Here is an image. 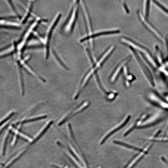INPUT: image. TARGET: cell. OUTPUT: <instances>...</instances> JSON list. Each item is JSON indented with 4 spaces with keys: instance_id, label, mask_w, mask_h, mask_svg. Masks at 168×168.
Returning <instances> with one entry per match:
<instances>
[{
    "instance_id": "8992f818",
    "label": "cell",
    "mask_w": 168,
    "mask_h": 168,
    "mask_svg": "<svg viewBox=\"0 0 168 168\" xmlns=\"http://www.w3.org/2000/svg\"><path fill=\"white\" fill-rule=\"evenodd\" d=\"M120 41L123 45L131 47L146 59L154 57L152 52L148 48L130 38L124 36L121 38Z\"/></svg>"
},
{
    "instance_id": "4dcf8cb0",
    "label": "cell",
    "mask_w": 168,
    "mask_h": 168,
    "mask_svg": "<svg viewBox=\"0 0 168 168\" xmlns=\"http://www.w3.org/2000/svg\"><path fill=\"white\" fill-rule=\"evenodd\" d=\"M165 97V100L168 102V95L166 96Z\"/></svg>"
},
{
    "instance_id": "d4e9b609",
    "label": "cell",
    "mask_w": 168,
    "mask_h": 168,
    "mask_svg": "<svg viewBox=\"0 0 168 168\" xmlns=\"http://www.w3.org/2000/svg\"><path fill=\"white\" fill-rule=\"evenodd\" d=\"M15 113L14 111H11L0 120V126L10 121V119L14 115Z\"/></svg>"
},
{
    "instance_id": "ffe728a7",
    "label": "cell",
    "mask_w": 168,
    "mask_h": 168,
    "mask_svg": "<svg viewBox=\"0 0 168 168\" xmlns=\"http://www.w3.org/2000/svg\"><path fill=\"white\" fill-rule=\"evenodd\" d=\"M28 150V149H27L23 150L15 156L14 157L12 158L11 160H10L4 166V168H6L13 164L22 157L23 154L27 152Z\"/></svg>"
},
{
    "instance_id": "9c48e42d",
    "label": "cell",
    "mask_w": 168,
    "mask_h": 168,
    "mask_svg": "<svg viewBox=\"0 0 168 168\" xmlns=\"http://www.w3.org/2000/svg\"><path fill=\"white\" fill-rule=\"evenodd\" d=\"M80 7L81 9L85 24L87 34L92 33L93 31L91 19L86 5L84 1H80Z\"/></svg>"
},
{
    "instance_id": "603a6c76",
    "label": "cell",
    "mask_w": 168,
    "mask_h": 168,
    "mask_svg": "<svg viewBox=\"0 0 168 168\" xmlns=\"http://www.w3.org/2000/svg\"><path fill=\"white\" fill-rule=\"evenodd\" d=\"M84 50L86 56L88 59V61L92 67L95 65L96 60H95V58L92 55L91 51L89 48L87 47H85L84 48Z\"/></svg>"
},
{
    "instance_id": "7a4b0ae2",
    "label": "cell",
    "mask_w": 168,
    "mask_h": 168,
    "mask_svg": "<svg viewBox=\"0 0 168 168\" xmlns=\"http://www.w3.org/2000/svg\"><path fill=\"white\" fill-rule=\"evenodd\" d=\"M80 1H73L68 17L62 24L61 31L65 34L71 35L73 32L78 20Z\"/></svg>"
},
{
    "instance_id": "44dd1931",
    "label": "cell",
    "mask_w": 168,
    "mask_h": 168,
    "mask_svg": "<svg viewBox=\"0 0 168 168\" xmlns=\"http://www.w3.org/2000/svg\"><path fill=\"white\" fill-rule=\"evenodd\" d=\"M47 117V115H43L34 117L28 118L23 120L17 122L16 124H21L22 125L28 123L34 122L46 119Z\"/></svg>"
},
{
    "instance_id": "4316f807",
    "label": "cell",
    "mask_w": 168,
    "mask_h": 168,
    "mask_svg": "<svg viewBox=\"0 0 168 168\" xmlns=\"http://www.w3.org/2000/svg\"><path fill=\"white\" fill-rule=\"evenodd\" d=\"M121 7L125 13L129 15L130 13V11L128 6L125 1H120Z\"/></svg>"
},
{
    "instance_id": "83f0119b",
    "label": "cell",
    "mask_w": 168,
    "mask_h": 168,
    "mask_svg": "<svg viewBox=\"0 0 168 168\" xmlns=\"http://www.w3.org/2000/svg\"><path fill=\"white\" fill-rule=\"evenodd\" d=\"M10 121H9L0 126V135H1V134L2 133L4 129L6 128V127L8 125Z\"/></svg>"
},
{
    "instance_id": "d6986e66",
    "label": "cell",
    "mask_w": 168,
    "mask_h": 168,
    "mask_svg": "<svg viewBox=\"0 0 168 168\" xmlns=\"http://www.w3.org/2000/svg\"><path fill=\"white\" fill-rule=\"evenodd\" d=\"M152 3L161 12L168 17V7L159 1H152Z\"/></svg>"
},
{
    "instance_id": "52a82bcc",
    "label": "cell",
    "mask_w": 168,
    "mask_h": 168,
    "mask_svg": "<svg viewBox=\"0 0 168 168\" xmlns=\"http://www.w3.org/2000/svg\"><path fill=\"white\" fill-rule=\"evenodd\" d=\"M165 110H161L156 111L147 117L137 127L139 128L147 127L158 123L166 118L167 114Z\"/></svg>"
},
{
    "instance_id": "2e32d148",
    "label": "cell",
    "mask_w": 168,
    "mask_h": 168,
    "mask_svg": "<svg viewBox=\"0 0 168 168\" xmlns=\"http://www.w3.org/2000/svg\"><path fill=\"white\" fill-rule=\"evenodd\" d=\"M35 1H30L28 2L26 12L23 18L21 19V23L22 24H25L28 20L30 16L31 15Z\"/></svg>"
},
{
    "instance_id": "f1b7e54d",
    "label": "cell",
    "mask_w": 168,
    "mask_h": 168,
    "mask_svg": "<svg viewBox=\"0 0 168 168\" xmlns=\"http://www.w3.org/2000/svg\"><path fill=\"white\" fill-rule=\"evenodd\" d=\"M161 159L162 162L168 167V160L164 156H161Z\"/></svg>"
},
{
    "instance_id": "5bb4252c",
    "label": "cell",
    "mask_w": 168,
    "mask_h": 168,
    "mask_svg": "<svg viewBox=\"0 0 168 168\" xmlns=\"http://www.w3.org/2000/svg\"><path fill=\"white\" fill-rule=\"evenodd\" d=\"M154 57L158 63L160 65L164 64L165 59L159 46L155 45L154 46Z\"/></svg>"
},
{
    "instance_id": "cb8c5ba5",
    "label": "cell",
    "mask_w": 168,
    "mask_h": 168,
    "mask_svg": "<svg viewBox=\"0 0 168 168\" xmlns=\"http://www.w3.org/2000/svg\"><path fill=\"white\" fill-rule=\"evenodd\" d=\"M113 142L115 144H117L118 145L121 146L126 148L132 150L134 151L141 152L143 150L141 149L137 148L129 144L128 145L127 144L122 142H121L117 141H114Z\"/></svg>"
},
{
    "instance_id": "277c9868",
    "label": "cell",
    "mask_w": 168,
    "mask_h": 168,
    "mask_svg": "<svg viewBox=\"0 0 168 168\" xmlns=\"http://www.w3.org/2000/svg\"><path fill=\"white\" fill-rule=\"evenodd\" d=\"M121 33L119 29L112 28L104 29L93 32L90 35H86L81 38L80 42L83 43L86 42H89L92 48L93 49L94 47L93 40L100 37L117 35Z\"/></svg>"
},
{
    "instance_id": "e0dca14e",
    "label": "cell",
    "mask_w": 168,
    "mask_h": 168,
    "mask_svg": "<svg viewBox=\"0 0 168 168\" xmlns=\"http://www.w3.org/2000/svg\"><path fill=\"white\" fill-rule=\"evenodd\" d=\"M51 51L52 55L54 58V59L56 60L57 63L64 69L68 70L69 69L68 67L66 65L64 62L62 60L61 56L58 53L55 49L53 47H51Z\"/></svg>"
},
{
    "instance_id": "9a60e30c",
    "label": "cell",
    "mask_w": 168,
    "mask_h": 168,
    "mask_svg": "<svg viewBox=\"0 0 168 168\" xmlns=\"http://www.w3.org/2000/svg\"><path fill=\"white\" fill-rule=\"evenodd\" d=\"M130 118V116H128L127 117H126V118H125L124 121H123L121 123L120 125L118 126L116 128H115L114 129H113V130H112L110 132L108 133L103 139L101 142H100V145H102L104 144L105 141L109 137H110V136H112L113 134L114 133L120 129H121L129 121Z\"/></svg>"
},
{
    "instance_id": "7402d4cb",
    "label": "cell",
    "mask_w": 168,
    "mask_h": 168,
    "mask_svg": "<svg viewBox=\"0 0 168 168\" xmlns=\"http://www.w3.org/2000/svg\"><path fill=\"white\" fill-rule=\"evenodd\" d=\"M10 128L9 129L7 132L5 134V135L3 138L2 142V144L1 147V155L4 156L6 153V150L7 144L8 142V139L10 132Z\"/></svg>"
},
{
    "instance_id": "484cf974",
    "label": "cell",
    "mask_w": 168,
    "mask_h": 168,
    "mask_svg": "<svg viewBox=\"0 0 168 168\" xmlns=\"http://www.w3.org/2000/svg\"><path fill=\"white\" fill-rule=\"evenodd\" d=\"M143 139L155 142H168V137H151Z\"/></svg>"
},
{
    "instance_id": "ac0fdd59",
    "label": "cell",
    "mask_w": 168,
    "mask_h": 168,
    "mask_svg": "<svg viewBox=\"0 0 168 168\" xmlns=\"http://www.w3.org/2000/svg\"><path fill=\"white\" fill-rule=\"evenodd\" d=\"M152 1L146 0L143 2V10L141 12L143 16L148 18L150 14Z\"/></svg>"
},
{
    "instance_id": "3957f363",
    "label": "cell",
    "mask_w": 168,
    "mask_h": 168,
    "mask_svg": "<svg viewBox=\"0 0 168 168\" xmlns=\"http://www.w3.org/2000/svg\"><path fill=\"white\" fill-rule=\"evenodd\" d=\"M62 14L58 13L52 19L47 29L43 39L44 57L47 60L50 57L51 50V43L55 30L61 18Z\"/></svg>"
},
{
    "instance_id": "ba28073f",
    "label": "cell",
    "mask_w": 168,
    "mask_h": 168,
    "mask_svg": "<svg viewBox=\"0 0 168 168\" xmlns=\"http://www.w3.org/2000/svg\"><path fill=\"white\" fill-rule=\"evenodd\" d=\"M146 98L150 102L161 109L168 112V102L155 92L150 91L146 94Z\"/></svg>"
},
{
    "instance_id": "5b68a950",
    "label": "cell",
    "mask_w": 168,
    "mask_h": 168,
    "mask_svg": "<svg viewBox=\"0 0 168 168\" xmlns=\"http://www.w3.org/2000/svg\"><path fill=\"white\" fill-rule=\"evenodd\" d=\"M137 14L139 20L143 26L159 42L163 44L165 43V39L162 34L148 18L145 17L139 10H137Z\"/></svg>"
},
{
    "instance_id": "f546056e",
    "label": "cell",
    "mask_w": 168,
    "mask_h": 168,
    "mask_svg": "<svg viewBox=\"0 0 168 168\" xmlns=\"http://www.w3.org/2000/svg\"><path fill=\"white\" fill-rule=\"evenodd\" d=\"M165 39V43L167 47V51L168 52V33L166 35V37Z\"/></svg>"
},
{
    "instance_id": "4fadbf2b",
    "label": "cell",
    "mask_w": 168,
    "mask_h": 168,
    "mask_svg": "<svg viewBox=\"0 0 168 168\" xmlns=\"http://www.w3.org/2000/svg\"><path fill=\"white\" fill-rule=\"evenodd\" d=\"M53 123V121H51L48 122L37 134L34 138L32 139L31 142L29 144V145H32L39 141L44 135Z\"/></svg>"
},
{
    "instance_id": "6da1fadb",
    "label": "cell",
    "mask_w": 168,
    "mask_h": 168,
    "mask_svg": "<svg viewBox=\"0 0 168 168\" xmlns=\"http://www.w3.org/2000/svg\"><path fill=\"white\" fill-rule=\"evenodd\" d=\"M131 56L137 63L146 80L148 84L153 88L157 85V80L155 74L151 67L140 54L136 50L127 46Z\"/></svg>"
},
{
    "instance_id": "7c38bea8",
    "label": "cell",
    "mask_w": 168,
    "mask_h": 168,
    "mask_svg": "<svg viewBox=\"0 0 168 168\" xmlns=\"http://www.w3.org/2000/svg\"><path fill=\"white\" fill-rule=\"evenodd\" d=\"M88 105V103H85L83 105L80 106L79 108L77 109L76 110L74 109V110L70 112L67 114L59 121L58 124V125L61 126L63 125V124L71 119L73 116L82 111Z\"/></svg>"
},
{
    "instance_id": "8fae6325",
    "label": "cell",
    "mask_w": 168,
    "mask_h": 168,
    "mask_svg": "<svg viewBox=\"0 0 168 168\" xmlns=\"http://www.w3.org/2000/svg\"><path fill=\"white\" fill-rule=\"evenodd\" d=\"M116 47L112 45L109 46L96 60V63L101 67L115 51Z\"/></svg>"
},
{
    "instance_id": "30bf717a",
    "label": "cell",
    "mask_w": 168,
    "mask_h": 168,
    "mask_svg": "<svg viewBox=\"0 0 168 168\" xmlns=\"http://www.w3.org/2000/svg\"><path fill=\"white\" fill-rule=\"evenodd\" d=\"M0 17V28L11 29H21V24L11 20V18L15 17L9 18Z\"/></svg>"
}]
</instances>
